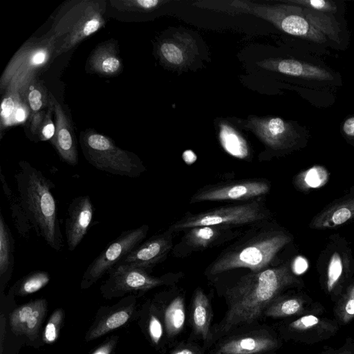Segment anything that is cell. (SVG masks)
<instances>
[{"label":"cell","mask_w":354,"mask_h":354,"mask_svg":"<svg viewBox=\"0 0 354 354\" xmlns=\"http://www.w3.org/2000/svg\"><path fill=\"white\" fill-rule=\"evenodd\" d=\"M281 4H265L250 1L235 0L224 5L200 2L198 7L222 10L230 14H250L261 18L284 32L322 44L326 37L314 28L304 14L303 7L283 1Z\"/></svg>","instance_id":"3957f363"},{"label":"cell","mask_w":354,"mask_h":354,"mask_svg":"<svg viewBox=\"0 0 354 354\" xmlns=\"http://www.w3.org/2000/svg\"><path fill=\"white\" fill-rule=\"evenodd\" d=\"M109 278L102 289L111 295H120L130 291H145L165 284L162 277L149 274V271L127 264H117L109 272Z\"/></svg>","instance_id":"4fadbf2b"},{"label":"cell","mask_w":354,"mask_h":354,"mask_svg":"<svg viewBox=\"0 0 354 354\" xmlns=\"http://www.w3.org/2000/svg\"><path fill=\"white\" fill-rule=\"evenodd\" d=\"M15 240L0 209V279L4 285L10 278L15 265Z\"/></svg>","instance_id":"484cf974"},{"label":"cell","mask_w":354,"mask_h":354,"mask_svg":"<svg viewBox=\"0 0 354 354\" xmlns=\"http://www.w3.org/2000/svg\"><path fill=\"white\" fill-rule=\"evenodd\" d=\"M167 2V1L162 0H120L110 1L112 6L118 10L138 12L153 11Z\"/></svg>","instance_id":"e575fe53"},{"label":"cell","mask_w":354,"mask_h":354,"mask_svg":"<svg viewBox=\"0 0 354 354\" xmlns=\"http://www.w3.org/2000/svg\"><path fill=\"white\" fill-rule=\"evenodd\" d=\"M106 2L79 0L66 3L54 21L57 44L55 56L67 52L105 25Z\"/></svg>","instance_id":"277c9868"},{"label":"cell","mask_w":354,"mask_h":354,"mask_svg":"<svg viewBox=\"0 0 354 354\" xmlns=\"http://www.w3.org/2000/svg\"><path fill=\"white\" fill-rule=\"evenodd\" d=\"M228 227L223 226H199L189 230L185 236L186 243L196 249L206 248L218 239Z\"/></svg>","instance_id":"83f0119b"},{"label":"cell","mask_w":354,"mask_h":354,"mask_svg":"<svg viewBox=\"0 0 354 354\" xmlns=\"http://www.w3.org/2000/svg\"><path fill=\"white\" fill-rule=\"evenodd\" d=\"M62 311L55 310L49 319L44 333V340L46 343L55 342L57 337L59 326L62 319Z\"/></svg>","instance_id":"60d3db41"},{"label":"cell","mask_w":354,"mask_h":354,"mask_svg":"<svg viewBox=\"0 0 354 354\" xmlns=\"http://www.w3.org/2000/svg\"><path fill=\"white\" fill-rule=\"evenodd\" d=\"M0 181H1L2 189H3V192L6 197V198L8 199L10 197H11L14 194L12 192V190L7 182L1 169H0Z\"/></svg>","instance_id":"7dc6e473"},{"label":"cell","mask_w":354,"mask_h":354,"mask_svg":"<svg viewBox=\"0 0 354 354\" xmlns=\"http://www.w3.org/2000/svg\"><path fill=\"white\" fill-rule=\"evenodd\" d=\"M304 14L311 25L326 37L337 40L339 29L335 22L324 12L303 8Z\"/></svg>","instance_id":"f546056e"},{"label":"cell","mask_w":354,"mask_h":354,"mask_svg":"<svg viewBox=\"0 0 354 354\" xmlns=\"http://www.w3.org/2000/svg\"><path fill=\"white\" fill-rule=\"evenodd\" d=\"M311 301L304 294L281 295L276 298L266 309L263 317L284 318L299 317L315 311L321 306L310 304Z\"/></svg>","instance_id":"603a6c76"},{"label":"cell","mask_w":354,"mask_h":354,"mask_svg":"<svg viewBox=\"0 0 354 354\" xmlns=\"http://www.w3.org/2000/svg\"><path fill=\"white\" fill-rule=\"evenodd\" d=\"M46 310L45 299L37 300L36 306L30 315L26 325V335L30 338L35 337Z\"/></svg>","instance_id":"ab89813d"},{"label":"cell","mask_w":354,"mask_h":354,"mask_svg":"<svg viewBox=\"0 0 354 354\" xmlns=\"http://www.w3.org/2000/svg\"><path fill=\"white\" fill-rule=\"evenodd\" d=\"M166 339L173 342L183 332L186 323V307L184 297H174L162 310Z\"/></svg>","instance_id":"d4e9b609"},{"label":"cell","mask_w":354,"mask_h":354,"mask_svg":"<svg viewBox=\"0 0 354 354\" xmlns=\"http://www.w3.org/2000/svg\"><path fill=\"white\" fill-rule=\"evenodd\" d=\"M131 315V308L120 310L111 314L91 332L88 339L97 338L124 325L129 320Z\"/></svg>","instance_id":"1f68e13d"},{"label":"cell","mask_w":354,"mask_h":354,"mask_svg":"<svg viewBox=\"0 0 354 354\" xmlns=\"http://www.w3.org/2000/svg\"><path fill=\"white\" fill-rule=\"evenodd\" d=\"M149 226L142 225L136 228L122 232L115 240L88 265L84 273L82 286H91L113 266L119 263L135 248L140 245L147 236Z\"/></svg>","instance_id":"8fae6325"},{"label":"cell","mask_w":354,"mask_h":354,"mask_svg":"<svg viewBox=\"0 0 354 354\" xmlns=\"http://www.w3.org/2000/svg\"><path fill=\"white\" fill-rule=\"evenodd\" d=\"M337 322L346 324L354 317V279L337 300L335 308Z\"/></svg>","instance_id":"4dcf8cb0"},{"label":"cell","mask_w":354,"mask_h":354,"mask_svg":"<svg viewBox=\"0 0 354 354\" xmlns=\"http://www.w3.org/2000/svg\"><path fill=\"white\" fill-rule=\"evenodd\" d=\"M115 342L111 340L106 344H103L95 350L93 354H111V352L113 348Z\"/></svg>","instance_id":"c3c4849f"},{"label":"cell","mask_w":354,"mask_h":354,"mask_svg":"<svg viewBox=\"0 0 354 354\" xmlns=\"http://www.w3.org/2000/svg\"><path fill=\"white\" fill-rule=\"evenodd\" d=\"M319 281L325 292L337 301L353 279L354 256L344 237L331 234L317 262Z\"/></svg>","instance_id":"ba28073f"},{"label":"cell","mask_w":354,"mask_h":354,"mask_svg":"<svg viewBox=\"0 0 354 354\" xmlns=\"http://www.w3.org/2000/svg\"><path fill=\"white\" fill-rule=\"evenodd\" d=\"M292 240L282 231L263 233L221 254L209 267L212 275L239 268L257 272L267 268L277 254Z\"/></svg>","instance_id":"8992f818"},{"label":"cell","mask_w":354,"mask_h":354,"mask_svg":"<svg viewBox=\"0 0 354 354\" xmlns=\"http://www.w3.org/2000/svg\"><path fill=\"white\" fill-rule=\"evenodd\" d=\"M36 304L37 300L26 304L12 313L10 317V324L15 333L19 335L26 333L28 320Z\"/></svg>","instance_id":"8d00e7d4"},{"label":"cell","mask_w":354,"mask_h":354,"mask_svg":"<svg viewBox=\"0 0 354 354\" xmlns=\"http://www.w3.org/2000/svg\"><path fill=\"white\" fill-rule=\"evenodd\" d=\"M23 97L17 93L8 92L1 104V129L14 125V117L19 104L23 102Z\"/></svg>","instance_id":"d590c367"},{"label":"cell","mask_w":354,"mask_h":354,"mask_svg":"<svg viewBox=\"0 0 354 354\" xmlns=\"http://www.w3.org/2000/svg\"><path fill=\"white\" fill-rule=\"evenodd\" d=\"M8 201L12 218L19 234L28 239L32 227L20 204L18 196L16 197L13 194Z\"/></svg>","instance_id":"836d02e7"},{"label":"cell","mask_w":354,"mask_h":354,"mask_svg":"<svg viewBox=\"0 0 354 354\" xmlns=\"http://www.w3.org/2000/svg\"><path fill=\"white\" fill-rule=\"evenodd\" d=\"M324 354H354V344H346L338 349H328Z\"/></svg>","instance_id":"bcb514c9"},{"label":"cell","mask_w":354,"mask_h":354,"mask_svg":"<svg viewBox=\"0 0 354 354\" xmlns=\"http://www.w3.org/2000/svg\"><path fill=\"white\" fill-rule=\"evenodd\" d=\"M212 317V308L207 295L201 288H196L192 297L189 310L192 340H201L202 346L206 352L214 344Z\"/></svg>","instance_id":"ac0fdd59"},{"label":"cell","mask_w":354,"mask_h":354,"mask_svg":"<svg viewBox=\"0 0 354 354\" xmlns=\"http://www.w3.org/2000/svg\"><path fill=\"white\" fill-rule=\"evenodd\" d=\"M270 190L263 180H244L210 187L196 193L191 203L217 201L247 200L263 196Z\"/></svg>","instance_id":"9a60e30c"},{"label":"cell","mask_w":354,"mask_h":354,"mask_svg":"<svg viewBox=\"0 0 354 354\" xmlns=\"http://www.w3.org/2000/svg\"><path fill=\"white\" fill-rule=\"evenodd\" d=\"M321 308L278 324L281 339L306 344L322 342L333 336L339 329L338 322L320 315Z\"/></svg>","instance_id":"7c38bea8"},{"label":"cell","mask_w":354,"mask_h":354,"mask_svg":"<svg viewBox=\"0 0 354 354\" xmlns=\"http://www.w3.org/2000/svg\"><path fill=\"white\" fill-rule=\"evenodd\" d=\"M303 286L289 261L243 276L224 293L227 310L221 322L213 326L214 344L234 330L259 324L276 298L288 289Z\"/></svg>","instance_id":"6da1fadb"},{"label":"cell","mask_w":354,"mask_h":354,"mask_svg":"<svg viewBox=\"0 0 354 354\" xmlns=\"http://www.w3.org/2000/svg\"><path fill=\"white\" fill-rule=\"evenodd\" d=\"M80 144L85 159L98 170L129 178L138 177L145 171L135 153L118 147L110 138L94 131L82 132Z\"/></svg>","instance_id":"52a82bcc"},{"label":"cell","mask_w":354,"mask_h":354,"mask_svg":"<svg viewBox=\"0 0 354 354\" xmlns=\"http://www.w3.org/2000/svg\"><path fill=\"white\" fill-rule=\"evenodd\" d=\"M95 208L88 195L74 198L70 203L65 221L68 249L73 252L86 234L94 216Z\"/></svg>","instance_id":"2e32d148"},{"label":"cell","mask_w":354,"mask_h":354,"mask_svg":"<svg viewBox=\"0 0 354 354\" xmlns=\"http://www.w3.org/2000/svg\"><path fill=\"white\" fill-rule=\"evenodd\" d=\"M266 212L257 201L223 207L197 214L190 215L175 223L169 231L189 230L199 226H223L243 225L266 218Z\"/></svg>","instance_id":"30bf717a"},{"label":"cell","mask_w":354,"mask_h":354,"mask_svg":"<svg viewBox=\"0 0 354 354\" xmlns=\"http://www.w3.org/2000/svg\"><path fill=\"white\" fill-rule=\"evenodd\" d=\"M57 44L53 33L25 43L10 59L1 75V90L26 96L28 88L36 82L37 75L50 63L52 56H55Z\"/></svg>","instance_id":"5b68a950"},{"label":"cell","mask_w":354,"mask_h":354,"mask_svg":"<svg viewBox=\"0 0 354 354\" xmlns=\"http://www.w3.org/2000/svg\"><path fill=\"white\" fill-rule=\"evenodd\" d=\"M349 191H351V192H354V185H353V186L350 188Z\"/></svg>","instance_id":"f907efd6"},{"label":"cell","mask_w":354,"mask_h":354,"mask_svg":"<svg viewBox=\"0 0 354 354\" xmlns=\"http://www.w3.org/2000/svg\"><path fill=\"white\" fill-rule=\"evenodd\" d=\"M14 177L20 204L37 234L52 249L64 247L57 215V205L52 190L55 185L40 170L22 160Z\"/></svg>","instance_id":"7a4b0ae2"},{"label":"cell","mask_w":354,"mask_h":354,"mask_svg":"<svg viewBox=\"0 0 354 354\" xmlns=\"http://www.w3.org/2000/svg\"><path fill=\"white\" fill-rule=\"evenodd\" d=\"M194 38L187 33H176L162 40L158 46V55L164 65L174 69L189 66L197 54Z\"/></svg>","instance_id":"e0dca14e"},{"label":"cell","mask_w":354,"mask_h":354,"mask_svg":"<svg viewBox=\"0 0 354 354\" xmlns=\"http://www.w3.org/2000/svg\"><path fill=\"white\" fill-rule=\"evenodd\" d=\"M50 280L48 272L42 270L32 271L17 283V292L25 295L34 293L46 286Z\"/></svg>","instance_id":"d6a6232c"},{"label":"cell","mask_w":354,"mask_h":354,"mask_svg":"<svg viewBox=\"0 0 354 354\" xmlns=\"http://www.w3.org/2000/svg\"><path fill=\"white\" fill-rule=\"evenodd\" d=\"M55 115V133L52 139L59 158L66 164L75 166L78 164V151L71 121L62 106L50 93Z\"/></svg>","instance_id":"ffe728a7"},{"label":"cell","mask_w":354,"mask_h":354,"mask_svg":"<svg viewBox=\"0 0 354 354\" xmlns=\"http://www.w3.org/2000/svg\"><path fill=\"white\" fill-rule=\"evenodd\" d=\"M295 265V268L292 270L295 274H299L304 272L308 266L306 260L303 258H298Z\"/></svg>","instance_id":"681fc988"},{"label":"cell","mask_w":354,"mask_h":354,"mask_svg":"<svg viewBox=\"0 0 354 354\" xmlns=\"http://www.w3.org/2000/svg\"><path fill=\"white\" fill-rule=\"evenodd\" d=\"M266 70L289 76L317 81L332 80L333 75L326 69L293 59H268L257 62Z\"/></svg>","instance_id":"7402d4cb"},{"label":"cell","mask_w":354,"mask_h":354,"mask_svg":"<svg viewBox=\"0 0 354 354\" xmlns=\"http://www.w3.org/2000/svg\"><path fill=\"white\" fill-rule=\"evenodd\" d=\"M26 97L30 109L35 113L32 115L31 131L33 133H35L38 125L41 122V113L40 111L46 105L48 101L46 88L42 83L35 82L28 88Z\"/></svg>","instance_id":"f1b7e54d"},{"label":"cell","mask_w":354,"mask_h":354,"mask_svg":"<svg viewBox=\"0 0 354 354\" xmlns=\"http://www.w3.org/2000/svg\"><path fill=\"white\" fill-rule=\"evenodd\" d=\"M267 354H277V353H276V352H274V353H267Z\"/></svg>","instance_id":"816d5d0a"},{"label":"cell","mask_w":354,"mask_h":354,"mask_svg":"<svg viewBox=\"0 0 354 354\" xmlns=\"http://www.w3.org/2000/svg\"><path fill=\"white\" fill-rule=\"evenodd\" d=\"M205 353L202 346L190 339L176 345L169 354H205Z\"/></svg>","instance_id":"7bdbcfd3"},{"label":"cell","mask_w":354,"mask_h":354,"mask_svg":"<svg viewBox=\"0 0 354 354\" xmlns=\"http://www.w3.org/2000/svg\"><path fill=\"white\" fill-rule=\"evenodd\" d=\"M218 138L224 150L231 156L245 158L249 155V147L245 139L227 122L219 123Z\"/></svg>","instance_id":"4316f807"},{"label":"cell","mask_w":354,"mask_h":354,"mask_svg":"<svg viewBox=\"0 0 354 354\" xmlns=\"http://www.w3.org/2000/svg\"><path fill=\"white\" fill-rule=\"evenodd\" d=\"M354 220V192L336 199L317 213L310 222L313 230H327L339 227Z\"/></svg>","instance_id":"44dd1931"},{"label":"cell","mask_w":354,"mask_h":354,"mask_svg":"<svg viewBox=\"0 0 354 354\" xmlns=\"http://www.w3.org/2000/svg\"><path fill=\"white\" fill-rule=\"evenodd\" d=\"M281 345L278 333L259 324L222 337L205 354H267L276 352Z\"/></svg>","instance_id":"9c48e42d"},{"label":"cell","mask_w":354,"mask_h":354,"mask_svg":"<svg viewBox=\"0 0 354 354\" xmlns=\"http://www.w3.org/2000/svg\"><path fill=\"white\" fill-rule=\"evenodd\" d=\"M342 131L347 141L354 146V115L344 121Z\"/></svg>","instance_id":"f6af8a7d"},{"label":"cell","mask_w":354,"mask_h":354,"mask_svg":"<svg viewBox=\"0 0 354 354\" xmlns=\"http://www.w3.org/2000/svg\"><path fill=\"white\" fill-rule=\"evenodd\" d=\"M262 142L275 150H284L295 147L299 133L290 122L278 117H249L244 124Z\"/></svg>","instance_id":"5bb4252c"},{"label":"cell","mask_w":354,"mask_h":354,"mask_svg":"<svg viewBox=\"0 0 354 354\" xmlns=\"http://www.w3.org/2000/svg\"><path fill=\"white\" fill-rule=\"evenodd\" d=\"M90 68L103 75H114L122 71L116 44L111 41L98 46L88 59Z\"/></svg>","instance_id":"cb8c5ba5"},{"label":"cell","mask_w":354,"mask_h":354,"mask_svg":"<svg viewBox=\"0 0 354 354\" xmlns=\"http://www.w3.org/2000/svg\"><path fill=\"white\" fill-rule=\"evenodd\" d=\"M171 232L168 230L142 242L118 264L131 265L149 271L167 257L171 248Z\"/></svg>","instance_id":"d6986e66"},{"label":"cell","mask_w":354,"mask_h":354,"mask_svg":"<svg viewBox=\"0 0 354 354\" xmlns=\"http://www.w3.org/2000/svg\"><path fill=\"white\" fill-rule=\"evenodd\" d=\"M284 1L324 13L326 12H333L336 10V7L333 3L326 0H289Z\"/></svg>","instance_id":"b9f144b4"},{"label":"cell","mask_w":354,"mask_h":354,"mask_svg":"<svg viewBox=\"0 0 354 354\" xmlns=\"http://www.w3.org/2000/svg\"><path fill=\"white\" fill-rule=\"evenodd\" d=\"M50 109L48 110L47 115L43 122V126L39 135L41 140H52L55 133V125L51 120V111L53 110V104L50 97Z\"/></svg>","instance_id":"ee69618b"},{"label":"cell","mask_w":354,"mask_h":354,"mask_svg":"<svg viewBox=\"0 0 354 354\" xmlns=\"http://www.w3.org/2000/svg\"><path fill=\"white\" fill-rule=\"evenodd\" d=\"M326 171L321 167H313L308 171L300 174L297 176L295 180V185L299 188L304 189L305 187H315L317 185H320L322 183V178L326 179Z\"/></svg>","instance_id":"f35d334b"},{"label":"cell","mask_w":354,"mask_h":354,"mask_svg":"<svg viewBox=\"0 0 354 354\" xmlns=\"http://www.w3.org/2000/svg\"><path fill=\"white\" fill-rule=\"evenodd\" d=\"M148 333L151 342L154 345L160 344L164 339H166L162 313L158 309H156V310L150 315L148 322Z\"/></svg>","instance_id":"74e56055"}]
</instances>
